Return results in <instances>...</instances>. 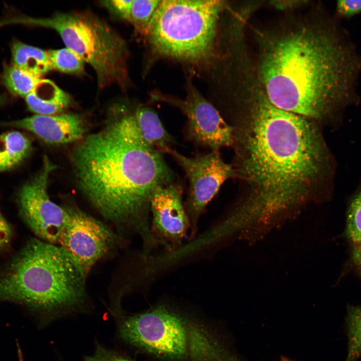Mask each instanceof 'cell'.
Returning <instances> with one entry per match:
<instances>
[{"instance_id": "cell-29", "label": "cell", "mask_w": 361, "mask_h": 361, "mask_svg": "<svg viewBox=\"0 0 361 361\" xmlns=\"http://www.w3.org/2000/svg\"><path fill=\"white\" fill-rule=\"evenodd\" d=\"M5 101V98L4 96L0 95V104L3 103Z\"/></svg>"}, {"instance_id": "cell-14", "label": "cell", "mask_w": 361, "mask_h": 361, "mask_svg": "<svg viewBox=\"0 0 361 361\" xmlns=\"http://www.w3.org/2000/svg\"><path fill=\"white\" fill-rule=\"evenodd\" d=\"M25 98L29 110L40 115L58 114L70 102L67 93L53 81L43 79L35 90Z\"/></svg>"}, {"instance_id": "cell-6", "label": "cell", "mask_w": 361, "mask_h": 361, "mask_svg": "<svg viewBox=\"0 0 361 361\" xmlns=\"http://www.w3.org/2000/svg\"><path fill=\"white\" fill-rule=\"evenodd\" d=\"M223 1H160L147 38L153 49L164 57L196 62L213 50Z\"/></svg>"}, {"instance_id": "cell-28", "label": "cell", "mask_w": 361, "mask_h": 361, "mask_svg": "<svg viewBox=\"0 0 361 361\" xmlns=\"http://www.w3.org/2000/svg\"><path fill=\"white\" fill-rule=\"evenodd\" d=\"M18 357L19 359V361H24L23 358V355L21 352V349H20V347H18Z\"/></svg>"}, {"instance_id": "cell-19", "label": "cell", "mask_w": 361, "mask_h": 361, "mask_svg": "<svg viewBox=\"0 0 361 361\" xmlns=\"http://www.w3.org/2000/svg\"><path fill=\"white\" fill-rule=\"evenodd\" d=\"M42 78L14 65L5 67L2 75L4 85L12 94L26 97L32 93Z\"/></svg>"}, {"instance_id": "cell-1", "label": "cell", "mask_w": 361, "mask_h": 361, "mask_svg": "<svg viewBox=\"0 0 361 361\" xmlns=\"http://www.w3.org/2000/svg\"><path fill=\"white\" fill-rule=\"evenodd\" d=\"M72 160L80 190L99 213L134 229L151 247V201L159 188L172 183L173 175L162 154L144 140L134 112L123 111L82 139Z\"/></svg>"}, {"instance_id": "cell-20", "label": "cell", "mask_w": 361, "mask_h": 361, "mask_svg": "<svg viewBox=\"0 0 361 361\" xmlns=\"http://www.w3.org/2000/svg\"><path fill=\"white\" fill-rule=\"evenodd\" d=\"M159 0H132L126 20L140 35L147 37L151 20L160 3Z\"/></svg>"}, {"instance_id": "cell-15", "label": "cell", "mask_w": 361, "mask_h": 361, "mask_svg": "<svg viewBox=\"0 0 361 361\" xmlns=\"http://www.w3.org/2000/svg\"><path fill=\"white\" fill-rule=\"evenodd\" d=\"M134 112L139 131L146 143L161 154H168L172 149L173 139L155 111L143 106L137 108Z\"/></svg>"}, {"instance_id": "cell-2", "label": "cell", "mask_w": 361, "mask_h": 361, "mask_svg": "<svg viewBox=\"0 0 361 361\" xmlns=\"http://www.w3.org/2000/svg\"><path fill=\"white\" fill-rule=\"evenodd\" d=\"M339 36L303 28L268 39L259 74L269 101L280 109L317 118L333 103L348 97L359 61Z\"/></svg>"}, {"instance_id": "cell-24", "label": "cell", "mask_w": 361, "mask_h": 361, "mask_svg": "<svg viewBox=\"0 0 361 361\" xmlns=\"http://www.w3.org/2000/svg\"><path fill=\"white\" fill-rule=\"evenodd\" d=\"M336 9L341 17H351L361 12V0L338 1Z\"/></svg>"}, {"instance_id": "cell-5", "label": "cell", "mask_w": 361, "mask_h": 361, "mask_svg": "<svg viewBox=\"0 0 361 361\" xmlns=\"http://www.w3.org/2000/svg\"><path fill=\"white\" fill-rule=\"evenodd\" d=\"M24 24L55 30L66 48L94 70L98 88L128 84V50L123 38L105 21L89 11L56 13L43 18H20Z\"/></svg>"}, {"instance_id": "cell-18", "label": "cell", "mask_w": 361, "mask_h": 361, "mask_svg": "<svg viewBox=\"0 0 361 361\" xmlns=\"http://www.w3.org/2000/svg\"><path fill=\"white\" fill-rule=\"evenodd\" d=\"M346 234L352 263L361 277V192L350 204L347 216Z\"/></svg>"}, {"instance_id": "cell-12", "label": "cell", "mask_w": 361, "mask_h": 361, "mask_svg": "<svg viewBox=\"0 0 361 361\" xmlns=\"http://www.w3.org/2000/svg\"><path fill=\"white\" fill-rule=\"evenodd\" d=\"M151 232L155 243L168 247L180 244L191 226L182 201L180 187L173 183L159 188L150 203Z\"/></svg>"}, {"instance_id": "cell-8", "label": "cell", "mask_w": 361, "mask_h": 361, "mask_svg": "<svg viewBox=\"0 0 361 361\" xmlns=\"http://www.w3.org/2000/svg\"><path fill=\"white\" fill-rule=\"evenodd\" d=\"M56 166L45 156L40 171L21 189L18 196L22 217L40 239L59 245L68 218L66 208L50 199L47 186Z\"/></svg>"}, {"instance_id": "cell-23", "label": "cell", "mask_w": 361, "mask_h": 361, "mask_svg": "<svg viewBox=\"0 0 361 361\" xmlns=\"http://www.w3.org/2000/svg\"><path fill=\"white\" fill-rule=\"evenodd\" d=\"M84 361H133L127 358L107 349L101 345H98L91 354L85 357Z\"/></svg>"}, {"instance_id": "cell-22", "label": "cell", "mask_w": 361, "mask_h": 361, "mask_svg": "<svg viewBox=\"0 0 361 361\" xmlns=\"http://www.w3.org/2000/svg\"><path fill=\"white\" fill-rule=\"evenodd\" d=\"M347 326L348 349L345 361H357L361 355V306L349 309Z\"/></svg>"}, {"instance_id": "cell-13", "label": "cell", "mask_w": 361, "mask_h": 361, "mask_svg": "<svg viewBox=\"0 0 361 361\" xmlns=\"http://www.w3.org/2000/svg\"><path fill=\"white\" fill-rule=\"evenodd\" d=\"M0 125L25 129L51 144H66L82 140L85 132L83 119L75 113L35 114L12 121L0 122Z\"/></svg>"}, {"instance_id": "cell-4", "label": "cell", "mask_w": 361, "mask_h": 361, "mask_svg": "<svg viewBox=\"0 0 361 361\" xmlns=\"http://www.w3.org/2000/svg\"><path fill=\"white\" fill-rule=\"evenodd\" d=\"M87 276L60 246L34 238L0 273V301L46 314L71 310L86 298Z\"/></svg>"}, {"instance_id": "cell-30", "label": "cell", "mask_w": 361, "mask_h": 361, "mask_svg": "<svg viewBox=\"0 0 361 361\" xmlns=\"http://www.w3.org/2000/svg\"><path fill=\"white\" fill-rule=\"evenodd\" d=\"M280 361H292L286 357H282Z\"/></svg>"}, {"instance_id": "cell-3", "label": "cell", "mask_w": 361, "mask_h": 361, "mask_svg": "<svg viewBox=\"0 0 361 361\" xmlns=\"http://www.w3.org/2000/svg\"><path fill=\"white\" fill-rule=\"evenodd\" d=\"M252 107L241 172L257 198L281 206L308 193L321 170V142L307 118L280 109L265 95Z\"/></svg>"}, {"instance_id": "cell-27", "label": "cell", "mask_w": 361, "mask_h": 361, "mask_svg": "<svg viewBox=\"0 0 361 361\" xmlns=\"http://www.w3.org/2000/svg\"><path fill=\"white\" fill-rule=\"evenodd\" d=\"M298 2L299 1H275L272 2V5L277 8L282 9L294 7L298 5Z\"/></svg>"}, {"instance_id": "cell-16", "label": "cell", "mask_w": 361, "mask_h": 361, "mask_svg": "<svg viewBox=\"0 0 361 361\" xmlns=\"http://www.w3.org/2000/svg\"><path fill=\"white\" fill-rule=\"evenodd\" d=\"M11 51L13 65L38 77L52 69L47 51L15 41Z\"/></svg>"}, {"instance_id": "cell-21", "label": "cell", "mask_w": 361, "mask_h": 361, "mask_svg": "<svg viewBox=\"0 0 361 361\" xmlns=\"http://www.w3.org/2000/svg\"><path fill=\"white\" fill-rule=\"evenodd\" d=\"M47 52L52 69L72 74L84 72V61L68 48L50 50Z\"/></svg>"}, {"instance_id": "cell-10", "label": "cell", "mask_w": 361, "mask_h": 361, "mask_svg": "<svg viewBox=\"0 0 361 361\" xmlns=\"http://www.w3.org/2000/svg\"><path fill=\"white\" fill-rule=\"evenodd\" d=\"M171 155L185 171L189 183L185 210L190 224L196 227L206 207L217 194L222 184L233 176L232 166L225 162L218 151L187 157L171 149Z\"/></svg>"}, {"instance_id": "cell-9", "label": "cell", "mask_w": 361, "mask_h": 361, "mask_svg": "<svg viewBox=\"0 0 361 361\" xmlns=\"http://www.w3.org/2000/svg\"><path fill=\"white\" fill-rule=\"evenodd\" d=\"M151 97L178 108L187 118V135L189 139L211 150L234 144L233 128L221 116L216 108L192 84L187 86V95L181 99L158 92Z\"/></svg>"}, {"instance_id": "cell-7", "label": "cell", "mask_w": 361, "mask_h": 361, "mask_svg": "<svg viewBox=\"0 0 361 361\" xmlns=\"http://www.w3.org/2000/svg\"><path fill=\"white\" fill-rule=\"evenodd\" d=\"M119 330L120 336L129 343L161 357L179 358L189 349V332L185 322L162 306L126 317Z\"/></svg>"}, {"instance_id": "cell-11", "label": "cell", "mask_w": 361, "mask_h": 361, "mask_svg": "<svg viewBox=\"0 0 361 361\" xmlns=\"http://www.w3.org/2000/svg\"><path fill=\"white\" fill-rule=\"evenodd\" d=\"M68 218L59 245L75 259L87 275L112 247L115 236L101 222L76 207L66 208Z\"/></svg>"}, {"instance_id": "cell-25", "label": "cell", "mask_w": 361, "mask_h": 361, "mask_svg": "<svg viewBox=\"0 0 361 361\" xmlns=\"http://www.w3.org/2000/svg\"><path fill=\"white\" fill-rule=\"evenodd\" d=\"M105 2L108 3V6L117 15L126 20L132 0H112Z\"/></svg>"}, {"instance_id": "cell-17", "label": "cell", "mask_w": 361, "mask_h": 361, "mask_svg": "<svg viewBox=\"0 0 361 361\" xmlns=\"http://www.w3.org/2000/svg\"><path fill=\"white\" fill-rule=\"evenodd\" d=\"M31 141L19 131L8 132L0 135V172L19 164L28 155Z\"/></svg>"}, {"instance_id": "cell-26", "label": "cell", "mask_w": 361, "mask_h": 361, "mask_svg": "<svg viewBox=\"0 0 361 361\" xmlns=\"http://www.w3.org/2000/svg\"><path fill=\"white\" fill-rule=\"evenodd\" d=\"M11 236V229L0 212V249L9 244Z\"/></svg>"}]
</instances>
